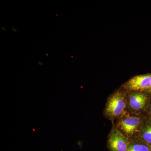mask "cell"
I'll list each match as a JSON object with an SVG mask.
<instances>
[{
  "mask_svg": "<svg viewBox=\"0 0 151 151\" xmlns=\"http://www.w3.org/2000/svg\"><path fill=\"white\" fill-rule=\"evenodd\" d=\"M145 120L141 114L127 111L116 120L115 125L130 140L134 141L137 139Z\"/></svg>",
  "mask_w": 151,
  "mask_h": 151,
  "instance_id": "6da1fadb",
  "label": "cell"
},
{
  "mask_svg": "<svg viewBox=\"0 0 151 151\" xmlns=\"http://www.w3.org/2000/svg\"><path fill=\"white\" fill-rule=\"evenodd\" d=\"M127 95L122 91L111 94L107 100L104 115L107 119L114 122L127 112Z\"/></svg>",
  "mask_w": 151,
  "mask_h": 151,
  "instance_id": "7a4b0ae2",
  "label": "cell"
},
{
  "mask_svg": "<svg viewBox=\"0 0 151 151\" xmlns=\"http://www.w3.org/2000/svg\"><path fill=\"white\" fill-rule=\"evenodd\" d=\"M131 141L113 124L107 142L110 151H127Z\"/></svg>",
  "mask_w": 151,
  "mask_h": 151,
  "instance_id": "3957f363",
  "label": "cell"
},
{
  "mask_svg": "<svg viewBox=\"0 0 151 151\" xmlns=\"http://www.w3.org/2000/svg\"><path fill=\"white\" fill-rule=\"evenodd\" d=\"M131 92L127 95V111L130 113L141 114L147 103V96L141 91Z\"/></svg>",
  "mask_w": 151,
  "mask_h": 151,
  "instance_id": "277c9868",
  "label": "cell"
},
{
  "mask_svg": "<svg viewBox=\"0 0 151 151\" xmlns=\"http://www.w3.org/2000/svg\"><path fill=\"white\" fill-rule=\"evenodd\" d=\"M151 81V73L136 76L123 85L124 89L130 92L148 90Z\"/></svg>",
  "mask_w": 151,
  "mask_h": 151,
  "instance_id": "5b68a950",
  "label": "cell"
},
{
  "mask_svg": "<svg viewBox=\"0 0 151 151\" xmlns=\"http://www.w3.org/2000/svg\"><path fill=\"white\" fill-rule=\"evenodd\" d=\"M137 140L141 141L151 148V120H145Z\"/></svg>",
  "mask_w": 151,
  "mask_h": 151,
  "instance_id": "8992f818",
  "label": "cell"
},
{
  "mask_svg": "<svg viewBox=\"0 0 151 151\" xmlns=\"http://www.w3.org/2000/svg\"><path fill=\"white\" fill-rule=\"evenodd\" d=\"M127 151H151V148L139 140L132 141Z\"/></svg>",
  "mask_w": 151,
  "mask_h": 151,
  "instance_id": "52a82bcc",
  "label": "cell"
},
{
  "mask_svg": "<svg viewBox=\"0 0 151 151\" xmlns=\"http://www.w3.org/2000/svg\"><path fill=\"white\" fill-rule=\"evenodd\" d=\"M148 90L149 91H150V92H151V81L150 84V87H149Z\"/></svg>",
  "mask_w": 151,
  "mask_h": 151,
  "instance_id": "ba28073f",
  "label": "cell"
},
{
  "mask_svg": "<svg viewBox=\"0 0 151 151\" xmlns=\"http://www.w3.org/2000/svg\"><path fill=\"white\" fill-rule=\"evenodd\" d=\"M150 114L151 115V106L150 109Z\"/></svg>",
  "mask_w": 151,
  "mask_h": 151,
  "instance_id": "9c48e42d",
  "label": "cell"
}]
</instances>
